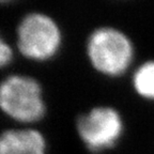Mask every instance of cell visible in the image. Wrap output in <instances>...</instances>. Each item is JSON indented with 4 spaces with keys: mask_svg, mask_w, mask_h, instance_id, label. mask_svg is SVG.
I'll return each mask as SVG.
<instances>
[{
    "mask_svg": "<svg viewBox=\"0 0 154 154\" xmlns=\"http://www.w3.org/2000/svg\"><path fill=\"white\" fill-rule=\"evenodd\" d=\"M0 110L24 124L35 123L46 113L41 84L31 76L12 74L0 82Z\"/></svg>",
    "mask_w": 154,
    "mask_h": 154,
    "instance_id": "obj_1",
    "label": "cell"
},
{
    "mask_svg": "<svg viewBox=\"0 0 154 154\" xmlns=\"http://www.w3.org/2000/svg\"><path fill=\"white\" fill-rule=\"evenodd\" d=\"M62 33L49 15L31 12L19 20L16 28V46L20 55L32 61H47L60 49Z\"/></svg>",
    "mask_w": 154,
    "mask_h": 154,
    "instance_id": "obj_2",
    "label": "cell"
},
{
    "mask_svg": "<svg viewBox=\"0 0 154 154\" xmlns=\"http://www.w3.org/2000/svg\"><path fill=\"white\" fill-rule=\"evenodd\" d=\"M87 55L96 71L108 76H118L132 63L134 48L124 33L115 28L102 27L90 34Z\"/></svg>",
    "mask_w": 154,
    "mask_h": 154,
    "instance_id": "obj_3",
    "label": "cell"
},
{
    "mask_svg": "<svg viewBox=\"0 0 154 154\" xmlns=\"http://www.w3.org/2000/svg\"><path fill=\"white\" fill-rule=\"evenodd\" d=\"M80 139L91 152L113 147L123 132L120 113L111 107H95L79 116L76 123Z\"/></svg>",
    "mask_w": 154,
    "mask_h": 154,
    "instance_id": "obj_4",
    "label": "cell"
},
{
    "mask_svg": "<svg viewBox=\"0 0 154 154\" xmlns=\"http://www.w3.org/2000/svg\"><path fill=\"white\" fill-rule=\"evenodd\" d=\"M46 139L31 128H9L0 133V154H46Z\"/></svg>",
    "mask_w": 154,
    "mask_h": 154,
    "instance_id": "obj_5",
    "label": "cell"
},
{
    "mask_svg": "<svg viewBox=\"0 0 154 154\" xmlns=\"http://www.w3.org/2000/svg\"><path fill=\"white\" fill-rule=\"evenodd\" d=\"M133 85L139 95L154 100V61H148L138 67L133 76Z\"/></svg>",
    "mask_w": 154,
    "mask_h": 154,
    "instance_id": "obj_6",
    "label": "cell"
},
{
    "mask_svg": "<svg viewBox=\"0 0 154 154\" xmlns=\"http://www.w3.org/2000/svg\"><path fill=\"white\" fill-rule=\"evenodd\" d=\"M13 49L12 47L0 35V69L7 66L11 63L13 59Z\"/></svg>",
    "mask_w": 154,
    "mask_h": 154,
    "instance_id": "obj_7",
    "label": "cell"
}]
</instances>
